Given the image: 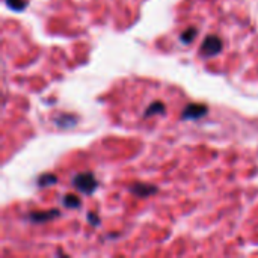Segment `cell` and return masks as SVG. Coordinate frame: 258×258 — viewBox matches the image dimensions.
<instances>
[{"instance_id": "cell-1", "label": "cell", "mask_w": 258, "mask_h": 258, "mask_svg": "<svg viewBox=\"0 0 258 258\" xmlns=\"http://www.w3.org/2000/svg\"><path fill=\"white\" fill-rule=\"evenodd\" d=\"M73 184L77 190H80L85 195H91L97 189V180L91 172H82V174H77L73 178Z\"/></svg>"}, {"instance_id": "cell-9", "label": "cell", "mask_w": 258, "mask_h": 258, "mask_svg": "<svg viewBox=\"0 0 258 258\" xmlns=\"http://www.w3.org/2000/svg\"><path fill=\"white\" fill-rule=\"evenodd\" d=\"M165 112V106L162 103H154L150 106V109L147 110V117H153V115H157V113H163Z\"/></svg>"}, {"instance_id": "cell-8", "label": "cell", "mask_w": 258, "mask_h": 258, "mask_svg": "<svg viewBox=\"0 0 258 258\" xmlns=\"http://www.w3.org/2000/svg\"><path fill=\"white\" fill-rule=\"evenodd\" d=\"M5 2L14 11H23L26 8V0H5Z\"/></svg>"}, {"instance_id": "cell-10", "label": "cell", "mask_w": 258, "mask_h": 258, "mask_svg": "<svg viewBox=\"0 0 258 258\" xmlns=\"http://www.w3.org/2000/svg\"><path fill=\"white\" fill-rule=\"evenodd\" d=\"M195 37H196V29H192V27H190V29H187L186 32H183V34H181V37H180V38H181V41H183L184 44H189V43H192V41H193V38H195Z\"/></svg>"}, {"instance_id": "cell-4", "label": "cell", "mask_w": 258, "mask_h": 258, "mask_svg": "<svg viewBox=\"0 0 258 258\" xmlns=\"http://www.w3.org/2000/svg\"><path fill=\"white\" fill-rule=\"evenodd\" d=\"M130 190H131V193H134L139 198L150 196V195L157 192V189L154 186H150V184H134L133 187H130Z\"/></svg>"}, {"instance_id": "cell-12", "label": "cell", "mask_w": 258, "mask_h": 258, "mask_svg": "<svg viewBox=\"0 0 258 258\" xmlns=\"http://www.w3.org/2000/svg\"><path fill=\"white\" fill-rule=\"evenodd\" d=\"M88 217H89V220H92L91 222L92 225H98V217H94V215H89Z\"/></svg>"}, {"instance_id": "cell-5", "label": "cell", "mask_w": 258, "mask_h": 258, "mask_svg": "<svg viewBox=\"0 0 258 258\" xmlns=\"http://www.w3.org/2000/svg\"><path fill=\"white\" fill-rule=\"evenodd\" d=\"M59 216V212L57 210H51V212H40V213H32L29 216L32 222H47L50 219H54Z\"/></svg>"}, {"instance_id": "cell-7", "label": "cell", "mask_w": 258, "mask_h": 258, "mask_svg": "<svg viewBox=\"0 0 258 258\" xmlns=\"http://www.w3.org/2000/svg\"><path fill=\"white\" fill-rule=\"evenodd\" d=\"M64 206L68 207V209H79L80 207V199L74 195H65Z\"/></svg>"}, {"instance_id": "cell-11", "label": "cell", "mask_w": 258, "mask_h": 258, "mask_svg": "<svg viewBox=\"0 0 258 258\" xmlns=\"http://www.w3.org/2000/svg\"><path fill=\"white\" fill-rule=\"evenodd\" d=\"M50 183H56V177H53V175H43L40 178V186L41 187H44V186H47Z\"/></svg>"}, {"instance_id": "cell-2", "label": "cell", "mask_w": 258, "mask_h": 258, "mask_svg": "<svg viewBox=\"0 0 258 258\" xmlns=\"http://www.w3.org/2000/svg\"><path fill=\"white\" fill-rule=\"evenodd\" d=\"M222 47L223 45H222L220 38H217L216 35H209L206 38V41L203 43V45H201V53L204 56H215V54L220 53Z\"/></svg>"}, {"instance_id": "cell-6", "label": "cell", "mask_w": 258, "mask_h": 258, "mask_svg": "<svg viewBox=\"0 0 258 258\" xmlns=\"http://www.w3.org/2000/svg\"><path fill=\"white\" fill-rule=\"evenodd\" d=\"M76 118L71 117V115H62L61 118L56 120V124H59V127H73L76 124Z\"/></svg>"}, {"instance_id": "cell-3", "label": "cell", "mask_w": 258, "mask_h": 258, "mask_svg": "<svg viewBox=\"0 0 258 258\" xmlns=\"http://www.w3.org/2000/svg\"><path fill=\"white\" fill-rule=\"evenodd\" d=\"M207 113V107L204 104H189L183 110V120H198L203 118Z\"/></svg>"}]
</instances>
